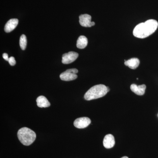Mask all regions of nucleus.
Here are the masks:
<instances>
[{"instance_id":"4","label":"nucleus","mask_w":158,"mask_h":158,"mask_svg":"<svg viewBox=\"0 0 158 158\" xmlns=\"http://www.w3.org/2000/svg\"><path fill=\"white\" fill-rule=\"evenodd\" d=\"M78 72V71L76 69H67L60 74V79L62 81H73L77 78V73Z\"/></svg>"},{"instance_id":"1","label":"nucleus","mask_w":158,"mask_h":158,"mask_svg":"<svg viewBox=\"0 0 158 158\" xmlns=\"http://www.w3.org/2000/svg\"><path fill=\"white\" fill-rule=\"evenodd\" d=\"M158 23L154 19H149L138 24L133 31V35L139 38H144L153 34L157 29Z\"/></svg>"},{"instance_id":"14","label":"nucleus","mask_w":158,"mask_h":158,"mask_svg":"<svg viewBox=\"0 0 158 158\" xmlns=\"http://www.w3.org/2000/svg\"><path fill=\"white\" fill-rule=\"evenodd\" d=\"M27 37L24 34H23L20 37L19 40V45L21 48L23 50H24L27 47Z\"/></svg>"},{"instance_id":"12","label":"nucleus","mask_w":158,"mask_h":158,"mask_svg":"<svg viewBox=\"0 0 158 158\" xmlns=\"http://www.w3.org/2000/svg\"><path fill=\"white\" fill-rule=\"evenodd\" d=\"M37 106L40 108H47L50 106V103L45 97L40 96L37 99Z\"/></svg>"},{"instance_id":"8","label":"nucleus","mask_w":158,"mask_h":158,"mask_svg":"<svg viewBox=\"0 0 158 158\" xmlns=\"http://www.w3.org/2000/svg\"><path fill=\"white\" fill-rule=\"evenodd\" d=\"M115 144L114 136L111 134H108L104 137L103 140V145L106 148H111Z\"/></svg>"},{"instance_id":"17","label":"nucleus","mask_w":158,"mask_h":158,"mask_svg":"<svg viewBox=\"0 0 158 158\" xmlns=\"http://www.w3.org/2000/svg\"><path fill=\"white\" fill-rule=\"evenodd\" d=\"M121 158H128V157H127V156H123V157H122Z\"/></svg>"},{"instance_id":"5","label":"nucleus","mask_w":158,"mask_h":158,"mask_svg":"<svg viewBox=\"0 0 158 158\" xmlns=\"http://www.w3.org/2000/svg\"><path fill=\"white\" fill-rule=\"evenodd\" d=\"M77 53L74 52H70L63 54L62 56V62L63 64H68L72 63L75 61L78 57Z\"/></svg>"},{"instance_id":"2","label":"nucleus","mask_w":158,"mask_h":158,"mask_svg":"<svg viewBox=\"0 0 158 158\" xmlns=\"http://www.w3.org/2000/svg\"><path fill=\"white\" fill-rule=\"evenodd\" d=\"M110 91V88L103 85L93 86L85 93L84 98L87 101L96 99L105 96Z\"/></svg>"},{"instance_id":"13","label":"nucleus","mask_w":158,"mask_h":158,"mask_svg":"<svg viewBox=\"0 0 158 158\" xmlns=\"http://www.w3.org/2000/svg\"><path fill=\"white\" fill-rule=\"evenodd\" d=\"M88 40L87 37L85 36L79 37L77 40V47L79 49H84L88 45Z\"/></svg>"},{"instance_id":"15","label":"nucleus","mask_w":158,"mask_h":158,"mask_svg":"<svg viewBox=\"0 0 158 158\" xmlns=\"http://www.w3.org/2000/svg\"><path fill=\"white\" fill-rule=\"evenodd\" d=\"M9 64L11 66H14L16 64L15 59L13 57H11L9 58Z\"/></svg>"},{"instance_id":"9","label":"nucleus","mask_w":158,"mask_h":158,"mask_svg":"<svg viewBox=\"0 0 158 158\" xmlns=\"http://www.w3.org/2000/svg\"><path fill=\"white\" fill-rule=\"evenodd\" d=\"M19 20L17 19H12L6 23L5 27V31L6 33H9L14 30L17 27Z\"/></svg>"},{"instance_id":"7","label":"nucleus","mask_w":158,"mask_h":158,"mask_svg":"<svg viewBox=\"0 0 158 158\" xmlns=\"http://www.w3.org/2000/svg\"><path fill=\"white\" fill-rule=\"evenodd\" d=\"M91 120L87 117H81L77 118L74 122V125L79 129H83L87 127L90 124Z\"/></svg>"},{"instance_id":"10","label":"nucleus","mask_w":158,"mask_h":158,"mask_svg":"<svg viewBox=\"0 0 158 158\" xmlns=\"http://www.w3.org/2000/svg\"><path fill=\"white\" fill-rule=\"evenodd\" d=\"M146 88V85H144L138 86L135 84H132L131 86V90L138 95H144Z\"/></svg>"},{"instance_id":"6","label":"nucleus","mask_w":158,"mask_h":158,"mask_svg":"<svg viewBox=\"0 0 158 158\" xmlns=\"http://www.w3.org/2000/svg\"><path fill=\"white\" fill-rule=\"evenodd\" d=\"M91 16L89 15H81L79 16V23L82 27H90L95 25V23L91 22Z\"/></svg>"},{"instance_id":"16","label":"nucleus","mask_w":158,"mask_h":158,"mask_svg":"<svg viewBox=\"0 0 158 158\" xmlns=\"http://www.w3.org/2000/svg\"><path fill=\"white\" fill-rule=\"evenodd\" d=\"M3 58H4V59L6 60V61H9V56H8V54L6 53H5L3 54Z\"/></svg>"},{"instance_id":"11","label":"nucleus","mask_w":158,"mask_h":158,"mask_svg":"<svg viewBox=\"0 0 158 158\" xmlns=\"http://www.w3.org/2000/svg\"><path fill=\"white\" fill-rule=\"evenodd\" d=\"M124 64L127 66H128L130 68L135 69L138 68V66H139L140 64V61L138 58H132L127 61L125 60Z\"/></svg>"},{"instance_id":"3","label":"nucleus","mask_w":158,"mask_h":158,"mask_svg":"<svg viewBox=\"0 0 158 158\" xmlns=\"http://www.w3.org/2000/svg\"><path fill=\"white\" fill-rule=\"evenodd\" d=\"M17 136L21 143L26 146L32 144L36 138V134L34 131L26 127L22 128L19 130Z\"/></svg>"}]
</instances>
